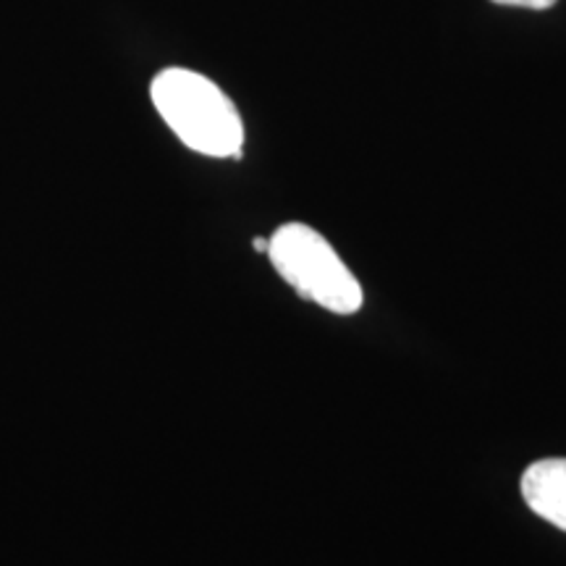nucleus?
<instances>
[{
	"label": "nucleus",
	"instance_id": "nucleus-1",
	"mask_svg": "<svg viewBox=\"0 0 566 566\" xmlns=\"http://www.w3.org/2000/svg\"><path fill=\"white\" fill-rule=\"evenodd\" d=\"M150 97L168 129L189 150L208 158H242V116L208 76L189 69H163L150 84Z\"/></svg>",
	"mask_w": 566,
	"mask_h": 566
},
{
	"label": "nucleus",
	"instance_id": "nucleus-2",
	"mask_svg": "<svg viewBox=\"0 0 566 566\" xmlns=\"http://www.w3.org/2000/svg\"><path fill=\"white\" fill-rule=\"evenodd\" d=\"M268 260L302 300L336 315H354L365 302L357 275L321 231L307 223H283L273 231Z\"/></svg>",
	"mask_w": 566,
	"mask_h": 566
},
{
	"label": "nucleus",
	"instance_id": "nucleus-3",
	"mask_svg": "<svg viewBox=\"0 0 566 566\" xmlns=\"http://www.w3.org/2000/svg\"><path fill=\"white\" fill-rule=\"evenodd\" d=\"M522 499L541 520L566 533V459H541L522 472Z\"/></svg>",
	"mask_w": 566,
	"mask_h": 566
},
{
	"label": "nucleus",
	"instance_id": "nucleus-4",
	"mask_svg": "<svg viewBox=\"0 0 566 566\" xmlns=\"http://www.w3.org/2000/svg\"><path fill=\"white\" fill-rule=\"evenodd\" d=\"M495 6H516V9H530V11H546L554 9L556 0H491Z\"/></svg>",
	"mask_w": 566,
	"mask_h": 566
},
{
	"label": "nucleus",
	"instance_id": "nucleus-5",
	"mask_svg": "<svg viewBox=\"0 0 566 566\" xmlns=\"http://www.w3.org/2000/svg\"><path fill=\"white\" fill-rule=\"evenodd\" d=\"M252 247H254V250H258V252L268 254V247H271V237H268V239H254Z\"/></svg>",
	"mask_w": 566,
	"mask_h": 566
}]
</instances>
